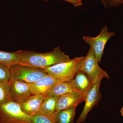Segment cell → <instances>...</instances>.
I'll list each match as a JSON object with an SVG mask.
<instances>
[{"mask_svg": "<svg viewBox=\"0 0 123 123\" xmlns=\"http://www.w3.org/2000/svg\"><path fill=\"white\" fill-rule=\"evenodd\" d=\"M57 98L44 94L39 112L53 120L54 116L57 111L56 106Z\"/></svg>", "mask_w": 123, "mask_h": 123, "instance_id": "13", "label": "cell"}, {"mask_svg": "<svg viewBox=\"0 0 123 123\" xmlns=\"http://www.w3.org/2000/svg\"><path fill=\"white\" fill-rule=\"evenodd\" d=\"M31 118L17 103L9 101L0 105V123H31Z\"/></svg>", "mask_w": 123, "mask_h": 123, "instance_id": "4", "label": "cell"}, {"mask_svg": "<svg viewBox=\"0 0 123 123\" xmlns=\"http://www.w3.org/2000/svg\"><path fill=\"white\" fill-rule=\"evenodd\" d=\"M74 91L76 90L71 82L59 81L45 94L57 98Z\"/></svg>", "mask_w": 123, "mask_h": 123, "instance_id": "14", "label": "cell"}, {"mask_svg": "<svg viewBox=\"0 0 123 123\" xmlns=\"http://www.w3.org/2000/svg\"><path fill=\"white\" fill-rule=\"evenodd\" d=\"M21 58L20 50L12 52L0 51V63L9 68L19 64Z\"/></svg>", "mask_w": 123, "mask_h": 123, "instance_id": "16", "label": "cell"}, {"mask_svg": "<svg viewBox=\"0 0 123 123\" xmlns=\"http://www.w3.org/2000/svg\"><path fill=\"white\" fill-rule=\"evenodd\" d=\"M84 56L76 57L68 61L54 65L44 69L49 75L60 81L71 82L79 70Z\"/></svg>", "mask_w": 123, "mask_h": 123, "instance_id": "2", "label": "cell"}, {"mask_svg": "<svg viewBox=\"0 0 123 123\" xmlns=\"http://www.w3.org/2000/svg\"><path fill=\"white\" fill-rule=\"evenodd\" d=\"M115 35V32L108 31L107 26L105 25L97 37L83 36L82 40L90 45L98 63H101L105 45L108 41Z\"/></svg>", "mask_w": 123, "mask_h": 123, "instance_id": "6", "label": "cell"}, {"mask_svg": "<svg viewBox=\"0 0 123 123\" xmlns=\"http://www.w3.org/2000/svg\"><path fill=\"white\" fill-rule=\"evenodd\" d=\"M10 77L9 68L0 63V81L10 83Z\"/></svg>", "mask_w": 123, "mask_h": 123, "instance_id": "19", "label": "cell"}, {"mask_svg": "<svg viewBox=\"0 0 123 123\" xmlns=\"http://www.w3.org/2000/svg\"><path fill=\"white\" fill-rule=\"evenodd\" d=\"M123 4V0H121V1H120V5L121 4Z\"/></svg>", "mask_w": 123, "mask_h": 123, "instance_id": "23", "label": "cell"}, {"mask_svg": "<svg viewBox=\"0 0 123 123\" xmlns=\"http://www.w3.org/2000/svg\"><path fill=\"white\" fill-rule=\"evenodd\" d=\"M121 0H107V3L111 7H115L120 5Z\"/></svg>", "mask_w": 123, "mask_h": 123, "instance_id": "21", "label": "cell"}, {"mask_svg": "<svg viewBox=\"0 0 123 123\" xmlns=\"http://www.w3.org/2000/svg\"><path fill=\"white\" fill-rule=\"evenodd\" d=\"M19 64L45 69L54 65L70 61L69 56L62 52L60 47L46 53L20 50Z\"/></svg>", "mask_w": 123, "mask_h": 123, "instance_id": "1", "label": "cell"}, {"mask_svg": "<svg viewBox=\"0 0 123 123\" xmlns=\"http://www.w3.org/2000/svg\"><path fill=\"white\" fill-rule=\"evenodd\" d=\"M31 123H56L52 119L39 112L31 116Z\"/></svg>", "mask_w": 123, "mask_h": 123, "instance_id": "18", "label": "cell"}, {"mask_svg": "<svg viewBox=\"0 0 123 123\" xmlns=\"http://www.w3.org/2000/svg\"><path fill=\"white\" fill-rule=\"evenodd\" d=\"M79 70L86 73L94 83L100 78H110L107 73L99 67L90 48L81 61Z\"/></svg>", "mask_w": 123, "mask_h": 123, "instance_id": "5", "label": "cell"}, {"mask_svg": "<svg viewBox=\"0 0 123 123\" xmlns=\"http://www.w3.org/2000/svg\"><path fill=\"white\" fill-rule=\"evenodd\" d=\"M44 1H47L49 0H43ZM69 2L73 5L75 7H79L82 5V1L83 0H63Z\"/></svg>", "mask_w": 123, "mask_h": 123, "instance_id": "20", "label": "cell"}, {"mask_svg": "<svg viewBox=\"0 0 123 123\" xmlns=\"http://www.w3.org/2000/svg\"><path fill=\"white\" fill-rule=\"evenodd\" d=\"M11 85L9 101L21 105L32 95L26 83L22 81L15 80Z\"/></svg>", "mask_w": 123, "mask_h": 123, "instance_id": "8", "label": "cell"}, {"mask_svg": "<svg viewBox=\"0 0 123 123\" xmlns=\"http://www.w3.org/2000/svg\"><path fill=\"white\" fill-rule=\"evenodd\" d=\"M44 95H32L20 105L21 109L26 114L32 116L39 111Z\"/></svg>", "mask_w": 123, "mask_h": 123, "instance_id": "12", "label": "cell"}, {"mask_svg": "<svg viewBox=\"0 0 123 123\" xmlns=\"http://www.w3.org/2000/svg\"><path fill=\"white\" fill-rule=\"evenodd\" d=\"M120 113L122 116L123 117V107H122L120 110Z\"/></svg>", "mask_w": 123, "mask_h": 123, "instance_id": "22", "label": "cell"}, {"mask_svg": "<svg viewBox=\"0 0 123 123\" xmlns=\"http://www.w3.org/2000/svg\"><path fill=\"white\" fill-rule=\"evenodd\" d=\"M83 102L84 101L81 95L76 91L67 93L57 98V111L77 107Z\"/></svg>", "mask_w": 123, "mask_h": 123, "instance_id": "11", "label": "cell"}, {"mask_svg": "<svg viewBox=\"0 0 123 123\" xmlns=\"http://www.w3.org/2000/svg\"><path fill=\"white\" fill-rule=\"evenodd\" d=\"M59 81L47 75L32 83H26L33 95L46 94Z\"/></svg>", "mask_w": 123, "mask_h": 123, "instance_id": "10", "label": "cell"}, {"mask_svg": "<svg viewBox=\"0 0 123 123\" xmlns=\"http://www.w3.org/2000/svg\"><path fill=\"white\" fill-rule=\"evenodd\" d=\"M10 88V83L0 81V105L9 101Z\"/></svg>", "mask_w": 123, "mask_h": 123, "instance_id": "17", "label": "cell"}, {"mask_svg": "<svg viewBox=\"0 0 123 123\" xmlns=\"http://www.w3.org/2000/svg\"><path fill=\"white\" fill-rule=\"evenodd\" d=\"M11 77L10 83L15 80L32 83L48 74L44 69L18 64L9 68Z\"/></svg>", "mask_w": 123, "mask_h": 123, "instance_id": "3", "label": "cell"}, {"mask_svg": "<svg viewBox=\"0 0 123 123\" xmlns=\"http://www.w3.org/2000/svg\"><path fill=\"white\" fill-rule=\"evenodd\" d=\"M76 107L58 111L54 116L53 120L56 123H73Z\"/></svg>", "mask_w": 123, "mask_h": 123, "instance_id": "15", "label": "cell"}, {"mask_svg": "<svg viewBox=\"0 0 123 123\" xmlns=\"http://www.w3.org/2000/svg\"><path fill=\"white\" fill-rule=\"evenodd\" d=\"M71 82L85 101L87 93L94 83L86 73L80 70L76 73Z\"/></svg>", "mask_w": 123, "mask_h": 123, "instance_id": "9", "label": "cell"}, {"mask_svg": "<svg viewBox=\"0 0 123 123\" xmlns=\"http://www.w3.org/2000/svg\"><path fill=\"white\" fill-rule=\"evenodd\" d=\"M102 78H98L89 91L85 101V106L83 111L78 117L76 123H81L85 121L89 112L95 106L98 104L102 96L100 91V86Z\"/></svg>", "mask_w": 123, "mask_h": 123, "instance_id": "7", "label": "cell"}]
</instances>
